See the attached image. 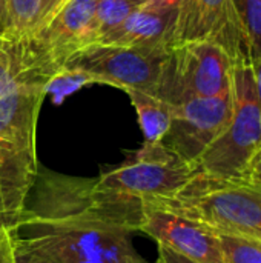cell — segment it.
<instances>
[{
  "mask_svg": "<svg viewBox=\"0 0 261 263\" xmlns=\"http://www.w3.org/2000/svg\"><path fill=\"white\" fill-rule=\"evenodd\" d=\"M95 5L97 0H68L42 29L32 34L60 71L71 54L89 45V26Z\"/></svg>",
  "mask_w": 261,
  "mask_h": 263,
  "instance_id": "obj_11",
  "label": "cell"
},
{
  "mask_svg": "<svg viewBox=\"0 0 261 263\" xmlns=\"http://www.w3.org/2000/svg\"><path fill=\"white\" fill-rule=\"evenodd\" d=\"M248 174H251L254 179H257L261 183V146L258 148V151L254 154V157L251 159V162H249Z\"/></svg>",
  "mask_w": 261,
  "mask_h": 263,
  "instance_id": "obj_23",
  "label": "cell"
},
{
  "mask_svg": "<svg viewBox=\"0 0 261 263\" xmlns=\"http://www.w3.org/2000/svg\"><path fill=\"white\" fill-rule=\"evenodd\" d=\"M231 91L232 116L198 159L200 173L218 177L246 174L251 159L261 146V112L251 59L234 62Z\"/></svg>",
  "mask_w": 261,
  "mask_h": 263,
  "instance_id": "obj_4",
  "label": "cell"
},
{
  "mask_svg": "<svg viewBox=\"0 0 261 263\" xmlns=\"http://www.w3.org/2000/svg\"><path fill=\"white\" fill-rule=\"evenodd\" d=\"M198 173L197 165L182 159L163 142L143 143L125 163L100 177L98 183L135 197H168L183 188Z\"/></svg>",
  "mask_w": 261,
  "mask_h": 263,
  "instance_id": "obj_7",
  "label": "cell"
},
{
  "mask_svg": "<svg viewBox=\"0 0 261 263\" xmlns=\"http://www.w3.org/2000/svg\"><path fill=\"white\" fill-rule=\"evenodd\" d=\"M31 191V203L8 223L14 245L57 263H148L132 245L143 219L140 197L40 170Z\"/></svg>",
  "mask_w": 261,
  "mask_h": 263,
  "instance_id": "obj_1",
  "label": "cell"
},
{
  "mask_svg": "<svg viewBox=\"0 0 261 263\" xmlns=\"http://www.w3.org/2000/svg\"><path fill=\"white\" fill-rule=\"evenodd\" d=\"M60 72L34 35L0 34V166L35 183V129L43 97Z\"/></svg>",
  "mask_w": 261,
  "mask_h": 263,
  "instance_id": "obj_2",
  "label": "cell"
},
{
  "mask_svg": "<svg viewBox=\"0 0 261 263\" xmlns=\"http://www.w3.org/2000/svg\"><path fill=\"white\" fill-rule=\"evenodd\" d=\"M182 0H146L140 8L154 12H174L178 9Z\"/></svg>",
  "mask_w": 261,
  "mask_h": 263,
  "instance_id": "obj_20",
  "label": "cell"
},
{
  "mask_svg": "<svg viewBox=\"0 0 261 263\" xmlns=\"http://www.w3.org/2000/svg\"><path fill=\"white\" fill-rule=\"evenodd\" d=\"M234 60L211 42H186L168 48L155 94L169 105L212 97L231 89Z\"/></svg>",
  "mask_w": 261,
  "mask_h": 263,
  "instance_id": "obj_5",
  "label": "cell"
},
{
  "mask_svg": "<svg viewBox=\"0 0 261 263\" xmlns=\"http://www.w3.org/2000/svg\"><path fill=\"white\" fill-rule=\"evenodd\" d=\"M186 42H211L237 62L251 59V46L232 0H182L169 46Z\"/></svg>",
  "mask_w": 261,
  "mask_h": 263,
  "instance_id": "obj_8",
  "label": "cell"
},
{
  "mask_svg": "<svg viewBox=\"0 0 261 263\" xmlns=\"http://www.w3.org/2000/svg\"><path fill=\"white\" fill-rule=\"evenodd\" d=\"M232 116V91L171 105V125L162 140L182 159L197 165ZM198 168V166H197Z\"/></svg>",
  "mask_w": 261,
  "mask_h": 263,
  "instance_id": "obj_9",
  "label": "cell"
},
{
  "mask_svg": "<svg viewBox=\"0 0 261 263\" xmlns=\"http://www.w3.org/2000/svg\"><path fill=\"white\" fill-rule=\"evenodd\" d=\"M242 20L252 59L261 55V0H232Z\"/></svg>",
  "mask_w": 261,
  "mask_h": 263,
  "instance_id": "obj_16",
  "label": "cell"
},
{
  "mask_svg": "<svg viewBox=\"0 0 261 263\" xmlns=\"http://www.w3.org/2000/svg\"><path fill=\"white\" fill-rule=\"evenodd\" d=\"M131 2H134L135 5H138V6H142V5H143V3H145L146 0H131Z\"/></svg>",
  "mask_w": 261,
  "mask_h": 263,
  "instance_id": "obj_25",
  "label": "cell"
},
{
  "mask_svg": "<svg viewBox=\"0 0 261 263\" xmlns=\"http://www.w3.org/2000/svg\"><path fill=\"white\" fill-rule=\"evenodd\" d=\"M2 220H5V219H3V216H0V222H2Z\"/></svg>",
  "mask_w": 261,
  "mask_h": 263,
  "instance_id": "obj_27",
  "label": "cell"
},
{
  "mask_svg": "<svg viewBox=\"0 0 261 263\" xmlns=\"http://www.w3.org/2000/svg\"><path fill=\"white\" fill-rule=\"evenodd\" d=\"M142 200L215 234L261 243V183L248 173L218 177L198 171L175 194Z\"/></svg>",
  "mask_w": 261,
  "mask_h": 263,
  "instance_id": "obj_3",
  "label": "cell"
},
{
  "mask_svg": "<svg viewBox=\"0 0 261 263\" xmlns=\"http://www.w3.org/2000/svg\"><path fill=\"white\" fill-rule=\"evenodd\" d=\"M62 2L63 0H6V34L17 37L35 34L60 9Z\"/></svg>",
  "mask_w": 261,
  "mask_h": 263,
  "instance_id": "obj_13",
  "label": "cell"
},
{
  "mask_svg": "<svg viewBox=\"0 0 261 263\" xmlns=\"http://www.w3.org/2000/svg\"><path fill=\"white\" fill-rule=\"evenodd\" d=\"M154 263H163V262H162L160 259H157V262H154Z\"/></svg>",
  "mask_w": 261,
  "mask_h": 263,
  "instance_id": "obj_26",
  "label": "cell"
},
{
  "mask_svg": "<svg viewBox=\"0 0 261 263\" xmlns=\"http://www.w3.org/2000/svg\"><path fill=\"white\" fill-rule=\"evenodd\" d=\"M143 203L140 233L198 263H226L218 234L171 211Z\"/></svg>",
  "mask_w": 261,
  "mask_h": 263,
  "instance_id": "obj_10",
  "label": "cell"
},
{
  "mask_svg": "<svg viewBox=\"0 0 261 263\" xmlns=\"http://www.w3.org/2000/svg\"><path fill=\"white\" fill-rule=\"evenodd\" d=\"M137 111L140 128L146 143H158L165 139L171 125V105L154 94L128 89L125 91Z\"/></svg>",
  "mask_w": 261,
  "mask_h": 263,
  "instance_id": "obj_14",
  "label": "cell"
},
{
  "mask_svg": "<svg viewBox=\"0 0 261 263\" xmlns=\"http://www.w3.org/2000/svg\"><path fill=\"white\" fill-rule=\"evenodd\" d=\"M138 8L131 0H97L89 26V45L100 42L106 34L118 28Z\"/></svg>",
  "mask_w": 261,
  "mask_h": 263,
  "instance_id": "obj_15",
  "label": "cell"
},
{
  "mask_svg": "<svg viewBox=\"0 0 261 263\" xmlns=\"http://www.w3.org/2000/svg\"><path fill=\"white\" fill-rule=\"evenodd\" d=\"M14 253H15L17 263H57L55 260H52V259H49V257H46L43 254H38L35 251L26 250V248L17 247V245H14Z\"/></svg>",
  "mask_w": 261,
  "mask_h": 263,
  "instance_id": "obj_19",
  "label": "cell"
},
{
  "mask_svg": "<svg viewBox=\"0 0 261 263\" xmlns=\"http://www.w3.org/2000/svg\"><path fill=\"white\" fill-rule=\"evenodd\" d=\"M226 263H261V243L218 234Z\"/></svg>",
  "mask_w": 261,
  "mask_h": 263,
  "instance_id": "obj_17",
  "label": "cell"
},
{
  "mask_svg": "<svg viewBox=\"0 0 261 263\" xmlns=\"http://www.w3.org/2000/svg\"><path fill=\"white\" fill-rule=\"evenodd\" d=\"M177 11L154 12L135 9L118 28L106 34L100 42L118 46H166L174 28Z\"/></svg>",
  "mask_w": 261,
  "mask_h": 263,
  "instance_id": "obj_12",
  "label": "cell"
},
{
  "mask_svg": "<svg viewBox=\"0 0 261 263\" xmlns=\"http://www.w3.org/2000/svg\"><path fill=\"white\" fill-rule=\"evenodd\" d=\"M65 2H68V0H63V2H62V5H63V3H65ZM60 8H62V6H60Z\"/></svg>",
  "mask_w": 261,
  "mask_h": 263,
  "instance_id": "obj_28",
  "label": "cell"
},
{
  "mask_svg": "<svg viewBox=\"0 0 261 263\" xmlns=\"http://www.w3.org/2000/svg\"><path fill=\"white\" fill-rule=\"evenodd\" d=\"M0 263H17L11 230L5 220L0 222Z\"/></svg>",
  "mask_w": 261,
  "mask_h": 263,
  "instance_id": "obj_18",
  "label": "cell"
},
{
  "mask_svg": "<svg viewBox=\"0 0 261 263\" xmlns=\"http://www.w3.org/2000/svg\"><path fill=\"white\" fill-rule=\"evenodd\" d=\"M8 32V6L6 0H0V34Z\"/></svg>",
  "mask_w": 261,
  "mask_h": 263,
  "instance_id": "obj_24",
  "label": "cell"
},
{
  "mask_svg": "<svg viewBox=\"0 0 261 263\" xmlns=\"http://www.w3.org/2000/svg\"><path fill=\"white\" fill-rule=\"evenodd\" d=\"M252 63V69H254V79H255V92H257V100H258V106H260L261 112V55L255 57L251 60Z\"/></svg>",
  "mask_w": 261,
  "mask_h": 263,
  "instance_id": "obj_22",
  "label": "cell"
},
{
  "mask_svg": "<svg viewBox=\"0 0 261 263\" xmlns=\"http://www.w3.org/2000/svg\"><path fill=\"white\" fill-rule=\"evenodd\" d=\"M166 46H118L91 43L71 54L62 69L85 76L91 83H105L123 91L155 94Z\"/></svg>",
  "mask_w": 261,
  "mask_h": 263,
  "instance_id": "obj_6",
  "label": "cell"
},
{
  "mask_svg": "<svg viewBox=\"0 0 261 263\" xmlns=\"http://www.w3.org/2000/svg\"><path fill=\"white\" fill-rule=\"evenodd\" d=\"M158 259L163 263H198L162 245H158Z\"/></svg>",
  "mask_w": 261,
  "mask_h": 263,
  "instance_id": "obj_21",
  "label": "cell"
}]
</instances>
